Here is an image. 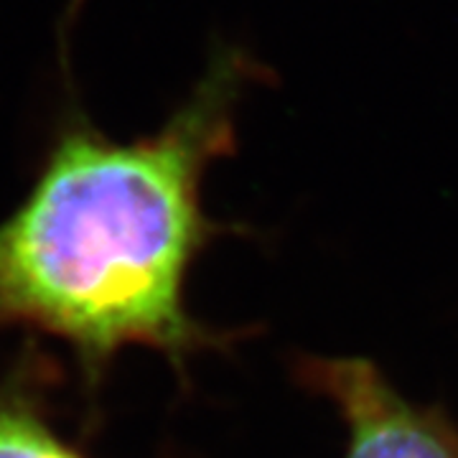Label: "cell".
Here are the masks:
<instances>
[{
    "mask_svg": "<svg viewBox=\"0 0 458 458\" xmlns=\"http://www.w3.org/2000/svg\"><path fill=\"white\" fill-rule=\"evenodd\" d=\"M262 77L245 49L222 47L164 125L135 140L69 105L29 194L0 219V331L66 346L92 403L131 346L183 369L222 342L186 309V278L227 232L204 212L201 186L234 153L237 107Z\"/></svg>",
    "mask_w": 458,
    "mask_h": 458,
    "instance_id": "obj_1",
    "label": "cell"
},
{
    "mask_svg": "<svg viewBox=\"0 0 458 458\" xmlns=\"http://www.w3.org/2000/svg\"><path fill=\"white\" fill-rule=\"evenodd\" d=\"M303 372L342 410L349 426L346 458H458L456 430L403 400L372 361L313 360Z\"/></svg>",
    "mask_w": 458,
    "mask_h": 458,
    "instance_id": "obj_2",
    "label": "cell"
},
{
    "mask_svg": "<svg viewBox=\"0 0 458 458\" xmlns=\"http://www.w3.org/2000/svg\"><path fill=\"white\" fill-rule=\"evenodd\" d=\"M56 385L54 360L29 339L0 375V458H92L54 423L51 393Z\"/></svg>",
    "mask_w": 458,
    "mask_h": 458,
    "instance_id": "obj_3",
    "label": "cell"
}]
</instances>
